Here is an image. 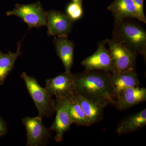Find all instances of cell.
<instances>
[{"instance_id": "cell-1", "label": "cell", "mask_w": 146, "mask_h": 146, "mask_svg": "<svg viewBox=\"0 0 146 146\" xmlns=\"http://www.w3.org/2000/svg\"><path fill=\"white\" fill-rule=\"evenodd\" d=\"M111 73L86 70L73 74L76 91L87 99L116 106L117 101L110 81Z\"/></svg>"}, {"instance_id": "cell-2", "label": "cell", "mask_w": 146, "mask_h": 146, "mask_svg": "<svg viewBox=\"0 0 146 146\" xmlns=\"http://www.w3.org/2000/svg\"><path fill=\"white\" fill-rule=\"evenodd\" d=\"M127 19L115 24L112 39L137 54L146 56V32L143 28Z\"/></svg>"}, {"instance_id": "cell-3", "label": "cell", "mask_w": 146, "mask_h": 146, "mask_svg": "<svg viewBox=\"0 0 146 146\" xmlns=\"http://www.w3.org/2000/svg\"><path fill=\"white\" fill-rule=\"evenodd\" d=\"M21 77L38 110V117L42 119L51 117L55 112L52 95L40 86L34 77L28 75L25 72H23Z\"/></svg>"}, {"instance_id": "cell-4", "label": "cell", "mask_w": 146, "mask_h": 146, "mask_svg": "<svg viewBox=\"0 0 146 146\" xmlns=\"http://www.w3.org/2000/svg\"><path fill=\"white\" fill-rule=\"evenodd\" d=\"M112 63V74L135 69L138 54L114 39H105Z\"/></svg>"}, {"instance_id": "cell-5", "label": "cell", "mask_w": 146, "mask_h": 146, "mask_svg": "<svg viewBox=\"0 0 146 146\" xmlns=\"http://www.w3.org/2000/svg\"><path fill=\"white\" fill-rule=\"evenodd\" d=\"M47 11L39 1L30 4L17 3L13 10L7 11V16H15L21 18L28 25L29 29L39 28L46 24Z\"/></svg>"}, {"instance_id": "cell-6", "label": "cell", "mask_w": 146, "mask_h": 146, "mask_svg": "<svg viewBox=\"0 0 146 146\" xmlns=\"http://www.w3.org/2000/svg\"><path fill=\"white\" fill-rule=\"evenodd\" d=\"M27 131V146H38L46 143L51 137L50 129L45 127L42 118L25 117L22 119Z\"/></svg>"}, {"instance_id": "cell-7", "label": "cell", "mask_w": 146, "mask_h": 146, "mask_svg": "<svg viewBox=\"0 0 146 146\" xmlns=\"http://www.w3.org/2000/svg\"><path fill=\"white\" fill-rule=\"evenodd\" d=\"M70 99H57L54 100V107L56 112L54 121L50 128L55 132L54 139L57 142L63 140L65 132L70 130L72 124L69 110Z\"/></svg>"}, {"instance_id": "cell-8", "label": "cell", "mask_w": 146, "mask_h": 146, "mask_svg": "<svg viewBox=\"0 0 146 146\" xmlns=\"http://www.w3.org/2000/svg\"><path fill=\"white\" fill-rule=\"evenodd\" d=\"M45 88L56 98H70L76 91L73 74L65 72L46 80Z\"/></svg>"}, {"instance_id": "cell-9", "label": "cell", "mask_w": 146, "mask_h": 146, "mask_svg": "<svg viewBox=\"0 0 146 146\" xmlns=\"http://www.w3.org/2000/svg\"><path fill=\"white\" fill-rule=\"evenodd\" d=\"M74 23L66 13L54 10L47 11L46 26L48 36L68 38Z\"/></svg>"}, {"instance_id": "cell-10", "label": "cell", "mask_w": 146, "mask_h": 146, "mask_svg": "<svg viewBox=\"0 0 146 146\" xmlns=\"http://www.w3.org/2000/svg\"><path fill=\"white\" fill-rule=\"evenodd\" d=\"M106 40L100 42L98 48L89 57L82 61L86 70H98L112 73L113 67L111 56L106 47Z\"/></svg>"}, {"instance_id": "cell-11", "label": "cell", "mask_w": 146, "mask_h": 146, "mask_svg": "<svg viewBox=\"0 0 146 146\" xmlns=\"http://www.w3.org/2000/svg\"><path fill=\"white\" fill-rule=\"evenodd\" d=\"M146 100V89L140 86L129 87L117 96L116 107L121 111L125 110Z\"/></svg>"}, {"instance_id": "cell-12", "label": "cell", "mask_w": 146, "mask_h": 146, "mask_svg": "<svg viewBox=\"0 0 146 146\" xmlns=\"http://www.w3.org/2000/svg\"><path fill=\"white\" fill-rule=\"evenodd\" d=\"M110 81L116 99L117 95L123 90L140 85L138 75L135 69L115 74L111 73Z\"/></svg>"}, {"instance_id": "cell-13", "label": "cell", "mask_w": 146, "mask_h": 146, "mask_svg": "<svg viewBox=\"0 0 146 146\" xmlns=\"http://www.w3.org/2000/svg\"><path fill=\"white\" fill-rule=\"evenodd\" d=\"M73 96L82 108L91 125L103 119L104 108L107 106L87 99L76 91Z\"/></svg>"}, {"instance_id": "cell-14", "label": "cell", "mask_w": 146, "mask_h": 146, "mask_svg": "<svg viewBox=\"0 0 146 146\" xmlns=\"http://www.w3.org/2000/svg\"><path fill=\"white\" fill-rule=\"evenodd\" d=\"M54 44L58 57L62 61L65 68V72H70L74 64V43L66 37L54 36Z\"/></svg>"}, {"instance_id": "cell-15", "label": "cell", "mask_w": 146, "mask_h": 146, "mask_svg": "<svg viewBox=\"0 0 146 146\" xmlns=\"http://www.w3.org/2000/svg\"><path fill=\"white\" fill-rule=\"evenodd\" d=\"M107 9L112 13L115 24L121 23L125 19L138 20L133 0H115L108 7Z\"/></svg>"}, {"instance_id": "cell-16", "label": "cell", "mask_w": 146, "mask_h": 146, "mask_svg": "<svg viewBox=\"0 0 146 146\" xmlns=\"http://www.w3.org/2000/svg\"><path fill=\"white\" fill-rule=\"evenodd\" d=\"M146 125V109L131 115L122 120L116 129V133L121 135L141 129Z\"/></svg>"}, {"instance_id": "cell-17", "label": "cell", "mask_w": 146, "mask_h": 146, "mask_svg": "<svg viewBox=\"0 0 146 146\" xmlns=\"http://www.w3.org/2000/svg\"><path fill=\"white\" fill-rule=\"evenodd\" d=\"M21 42L18 43V48L16 52L9 51L3 53L0 51V86L3 84L7 78L14 68L16 59L22 54L21 52Z\"/></svg>"}, {"instance_id": "cell-18", "label": "cell", "mask_w": 146, "mask_h": 146, "mask_svg": "<svg viewBox=\"0 0 146 146\" xmlns=\"http://www.w3.org/2000/svg\"><path fill=\"white\" fill-rule=\"evenodd\" d=\"M69 110L72 124L78 126L91 125L80 106L74 96L69 99Z\"/></svg>"}, {"instance_id": "cell-19", "label": "cell", "mask_w": 146, "mask_h": 146, "mask_svg": "<svg viewBox=\"0 0 146 146\" xmlns=\"http://www.w3.org/2000/svg\"><path fill=\"white\" fill-rule=\"evenodd\" d=\"M66 14L74 22L78 21L83 15L82 5L73 1L69 3L66 7Z\"/></svg>"}, {"instance_id": "cell-20", "label": "cell", "mask_w": 146, "mask_h": 146, "mask_svg": "<svg viewBox=\"0 0 146 146\" xmlns=\"http://www.w3.org/2000/svg\"><path fill=\"white\" fill-rule=\"evenodd\" d=\"M144 0H133L138 16V21L146 24V17L144 11Z\"/></svg>"}, {"instance_id": "cell-21", "label": "cell", "mask_w": 146, "mask_h": 146, "mask_svg": "<svg viewBox=\"0 0 146 146\" xmlns=\"http://www.w3.org/2000/svg\"><path fill=\"white\" fill-rule=\"evenodd\" d=\"M7 132V124L0 115V138L5 136Z\"/></svg>"}, {"instance_id": "cell-22", "label": "cell", "mask_w": 146, "mask_h": 146, "mask_svg": "<svg viewBox=\"0 0 146 146\" xmlns=\"http://www.w3.org/2000/svg\"><path fill=\"white\" fill-rule=\"evenodd\" d=\"M72 1L74 2L78 3L82 5V0H72Z\"/></svg>"}]
</instances>
